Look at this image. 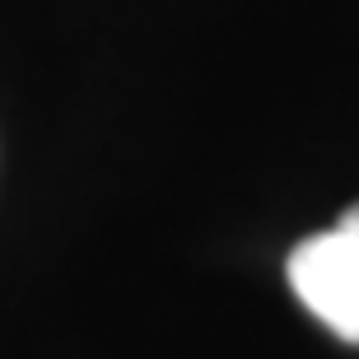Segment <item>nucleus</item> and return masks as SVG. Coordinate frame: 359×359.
Returning a JSON list of instances; mask_svg holds the SVG:
<instances>
[{"mask_svg": "<svg viewBox=\"0 0 359 359\" xmlns=\"http://www.w3.org/2000/svg\"><path fill=\"white\" fill-rule=\"evenodd\" d=\"M285 276L299 304L327 332L359 346V205H350L332 229L299 243L285 262Z\"/></svg>", "mask_w": 359, "mask_h": 359, "instance_id": "obj_1", "label": "nucleus"}]
</instances>
